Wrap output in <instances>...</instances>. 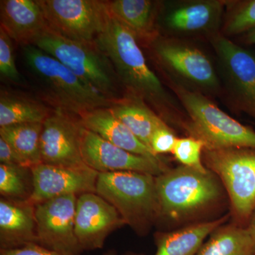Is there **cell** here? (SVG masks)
Listing matches in <instances>:
<instances>
[{
  "instance_id": "83f0119b",
  "label": "cell",
  "mask_w": 255,
  "mask_h": 255,
  "mask_svg": "<svg viewBox=\"0 0 255 255\" xmlns=\"http://www.w3.org/2000/svg\"><path fill=\"white\" fill-rule=\"evenodd\" d=\"M0 75L1 79L11 83L20 85L22 82V78L15 63L12 40L1 27H0Z\"/></svg>"
},
{
  "instance_id": "7c38bea8",
  "label": "cell",
  "mask_w": 255,
  "mask_h": 255,
  "mask_svg": "<svg viewBox=\"0 0 255 255\" xmlns=\"http://www.w3.org/2000/svg\"><path fill=\"white\" fill-rule=\"evenodd\" d=\"M80 149L85 164L99 173L130 171L157 177L169 169L164 162L128 152L82 126L80 130Z\"/></svg>"
},
{
  "instance_id": "836d02e7",
  "label": "cell",
  "mask_w": 255,
  "mask_h": 255,
  "mask_svg": "<svg viewBox=\"0 0 255 255\" xmlns=\"http://www.w3.org/2000/svg\"><path fill=\"white\" fill-rule=\"evenodd\" d=\"M247 227H248L249 231H251L252 236H253L255 244V208L254 211H253V214L251 215V219L249 220V222H248Z\"/></svg>"
},
{
  "instance_id": "ffe728a7",
  "label": "cell",
  "mask_w": 255,
  "mask_h": 255,
  "mask_svg": "<svg viewBox=\"0 0 255 255\" xmlns=\"http://www.w3.org/2000/svg\"><path fill=\"white\" fill-rule=\"evenodd\" d=\"M107 9L135 35L137 40L153 42L156 39L155 4L150 0L106 1Z\"/></svg>"
},
{
  "instance_id": "4dcf8cb0",
  "label": "cell",
  "mask_w": 255,
  "mask_h": 255,
  "mask_svg": "<svg viewBox=\"0 0 255 255\" xmlns=\"http://www.w3.org/2000/svg\"><path fill=\"white\" fill-rule=\"evenodd\" d=\"M0 255H70L48 249L37 243H28L18 248L1 249Z\"/></svg>"
},
{
  "instance_id": "277c9868",
  "label": "cell",
  "mask_w": 255,
  "mask_h": 255,
  "mask_svg": "<svg viewBox=\"0 0 255 255\" xmlns=\"http://www.w3.org/2000/svg\"><path fill=\"white\" fill-rule=\"evenodd\" d=\"M96 193L118 211L126 224L145 236L159 219L155 177L142 172L99 173Z\"/></svg>"
},
{
  "instance_id": "4fadbf2b",
  "label": "cell",
  "mask_w": 255,
  "mask_h": 255,
  "mask_svg": "<svg viewBox=\"0 0 255 255\" xmlns=\"http://www.w3.org/2000/svg\"><path fill=\"white\" fill-rule=\"evenodd\" d=\"M33 189L26 200L33 205L58 196L96 193L99 172L82 168L38 164L31 169Z\"/></svg>"
},
{
  "instance_id": "7a4b0ae2",
  "label": "cell",
  "mask_w": 255,
  "mask_h": 255,
  "mask_svg": "<svg viewBox=\"0 0 255 255\" xmlns=\"http://www.w3.org/2000/svg\"><path fill=\"white\" fill-rule=\"evenodd\" d=\"M21 48L25 65L36 83L42 100L54 110L79 117L96 109L110 108L115 102L82 82L43 50L33 45Z\"/></svg>"
},
{
  "instance_id": "2e32d148",
  "label": "cell",
  "mask_w": 255,
  "mask_h": 255,
  "mask_svg": "<svg viewBox=\"0 0 255 255\" xmlns=\"http://www.w3.org/2000/svg\"><path fill=\"white\" fill-rule=\"evenodd\" d=\"M0 23V27L21 46L33 45L49 29L36 0H1Z\"/></svg>"
},
{
  "instance_id": "e0dca14e",
  "label": "cell",
  "mask_w": 255,
  "mask_h": 255,
  "mask_svg": "<svg viewBox=\"0 0 255 255\" xmlns=\"http://www.w3.org/2000/svg\"><path fill=\"white\" fill-rule=\"evenodd\" d=\"M78 117L82 127L113 145L135 155L164 162L119 120L110 108L96 109L85 112Z\"/></svg>"
},
{
  "instance_id": "9a60e30c",
  "label": "cell",
  "mask_w": 255,
  "mask_h": 255,
  "mask_svg": "<svg viewBox=\"0 0 255 255\" xmlns=\"http://www.w3.org/2000/svg\"><path fill=\"white\" fill-rule=\"evenodd\" d=\"M154 53L161 63L183 78L206 88L219 84L214 66L201 50L167 41H153Z\"/></svg>"
},
{
  "instance_id": "ac0fdd59",
  "label": "cell",
  "mask_w": 255,
  "mask_h": 255,
  "mask_svg": "<svg viewBox=\"0 0 255 255\" xmlns=\"http://www.w3.org/2000/svg\"><path fill=\"white\" fill-rule=\"evenodd\" d=\"M34 211V205L26 199L24 201L1 199V249L18 248L28 243H37Z\"/></svg>"
},
{
  "instance_id": "30bf717a",
  "label": "cell",
  "mask_w": 255,
  "mask_h": 255,
  "mask_svg": "<svg viewBox=\"0 0 255 255\" xmlns=\"http://www.w3.org/2000/svg\"><path fill=\"white\" fill-rule=\"evenodd\" d=\"M212 44L235 103L255 119V53L220 35Z\"/></svg>"
},
{
  "instance_id": "f1b7e54d",
  "label": "cell",
  "mask_w": 255,
  "mask_h": 255,
  "mask_svg": "<svg viewBox=\"0 0 255 255\" xmlns=\"http://www.w3.org/2000/svg\"><path fill=\"white\" fill-rule=\"evenodd\" d=\"M255 28V0L244 1L233 12L226 26V33L236 35Z\"/></svg>"
},
{
  "instance_id": "4316f807",
  "label": "cell",
  "mask_w": 255,
  "mask_h": 255,
  "mask_svg": "<svg viewBox=\"0 0 255 255\" xmlns=\"http://www.w3.org/2000/svg\"><path fill=\"white\" fill-rule=\"evenodd\" d=\"M26 169L0 164V193L9 198H24L26 185L24 173Z\"/></svg>"
},
{
  "instance_id": "52a82bcc",
  "label": "cell",
  "mask_w": 255,
  "mask_h": 255,
  "mask_svg": "<svg viewBox=\"0 0 255 255\" xmlns=\"http://www.w3.org/2000/svg\"><path fill=\"white\" fill-rule=\"evenodd\" d=\"M174 90L190 118L186 128L191 137L204 142V148L255 149V130L252 128L231 118L199 92L181 85L174 87Z\"/></svg>"
},
{
  "instance_id": "603a6c76",
  "label": "cell",
  "mask_w": 255,
  "mask_h": 255,
  "mask_svg": "<svg viewBox=\"0 0 255 255\" xmlns=\"http://www.w3.org/2000/svg\"><path fill=\"white\" fill-rule=\"evenodd\" d=\"M53 111L39 101L1 89L0 127L15 124L43 123Z\"/></svg>"
},
{
  "instance_id": "9c48e42d",
  "label": "cell",
  "mask_w": 255,
  "mask_h": 255,
  "mask_svg": "<svg viewBox=\"0 0 255 255\" xmlns=\"http://www.w3.org/2000/svg\"><path fill=\"white\" fill-rule=\"evenodd\" d=\"M77 201L78 196L70 194L34 205L38 244L70 255L83 251L75 235Z\"/></svg>"
},
{
  "instance_id": "f546056e",
  "label": "cell",
  "mask_w": 255,
  "mask_h": 255,
  "mask_svg": "<svg viewBox=\"0 0 255 255\" xmlns=\"http://www.w3.org/2000/svg\"><path fill=\"white\" fill-rule=\"evenodd\" d=\"M177 137L167 124L161 126L153 132L150 140V149L156 155L172 153Z\"/></svg>"
},
{
  "instance_id": "484cf974",
  "label": "cell",
  "mask_w": 255,
  "mask_h": 255,
  "mask_svg": "<svg viewBox=\"0 0 255 255\" xmlns=\"http://www.w3.org/2000/svg\"><path fill=\"white\" fill-rule=\"evenodd\" d=\"M204 147V142L194 137L177 138L172 154L181 165L206 172L209 169L204 165L202 159Z\"/></svg>"
},
{
  "instance_id": "d6986e66",
  "label": "cell",
  "mask_w": 255,
  "mask_h": 255,
  "mask_svg": "<svg viewBox=\"0 0 255 255\" xmlns=\"http://www.w3.org/2000/svg\"><path fill=\"white\" fill-rule=\"evenodd\" d=\"M231 215L219 219L191 223L168 232L155 233V255H196L206 238L225 224Z\"/></svg>"
},
{
  "instance_id": "ba28073f",
  "label": "cell",
  "mask_w": 255,
  "mask_h": 255,
  "mask_svg": "<svg viewBox=\"0 0 255 255\" xmlns=\"http://www.w3.org/2000/svg\"><path fill=\"white\" fill-rule=\"evenodd\" d=\"M36 1L50 29L72 41L95 43L97 37L103 31L109 16L106 1Z\"/></svg>"
},
{
  "instance_id": "6da1fadb",
  "label": "cell",
  "mask_w": 255,
  "mask_h": 255,
  "mask_svg": "<svg viewBox=\"0 0 255 255\" xmlns=\"http://www.w3.org/2000/svg\"><path fill=\"white\" fill-rule=\"evenodd\" d=\"M155 184L159 219L173 226L200 222L227 195L219 177L209 169L201 172L181 164L155 177Z\"/></svg>"
},
{
  "instance_id": "8992f818",
  "label": "cell",
  "mask_w": 255,
  "mask_h": 255,
  "mask_svg": "<svg viewBox=\"0 0 255 255\" xmlns=\"http://www.w3.org/2000/svg\"><path fill=\"white\" fill-rule=\"evenodd\" d=\"M203 162L226 190L232 223L248 226L255 208V149H204Z\"/></svg>"
},
{
  "instance_id": "5bb4252c",
  "label": "cell",
  "mask_w": 255,
  "mask_h": 255,
  "mask_svg": "<svg viewBox=\"0 0 255 255\" xmlns=\"http://www.w3.org/2000/svg\"><path fill=\"white\" fill-rule=\"evenodd\" d=\"M126 224L114 206L97 193L78 197L75 212V235L82 251L101 249L115 230Z\"/></svg>"
},
{
  "instance_id": "d6a6232c",
  "label": "cell",
  "mask_w": 255,
  "mask_h": 255,
  "mask_svg": "<svg viewBox=\"0 0 255 255\" xmlns=\"http://www.w3.org/2000/svg\"><path fill=\"white\" fill-rule=\"evenodd\" d=\"M244 42L248 45H255V28L245 33Z\"/></svg>"
},
{
  "instance_id": "cb8c5ba5",
  "label": "cell",
  "mask_w": 255,
  "mask_h": 255,
  "mask_svg": "<svg viewBox=\"0 0 255 255\" xmlns=\"http://www.w3.org/2000/svg\"><path fill=\"white\" fill-rule=\"evenodd\" d=\"M43 123L15 124L0 127V137L4 140L31 169L42 163L41 135Z\"/></svg>"
},
{
  "instance_id": "5b68a950",
  "label": "cell",
  "mask_w": 255,
  "mask_h": 255,
  "mask_svg": "<svg viewBox=\"0 0 255 255\" xmlns=\"http://www.w3.org/2000/svg\"><path fill=\"white\" fill-rule=\"evenodd\" d=\"M33 46L63 64L82 82L110 100L118 101L119 80L113 65L95 43L72 41L48 29Z\"/></svg>"
},
{
  "instance_id": "8fae6325",
  "label": "cell",
  "mask_w": 255,
  "mask_h": 255,
  "mask_svg": "<svg viewBox=\"0 0 255 255\" xmlns=\"http://www.w3.org/2000/svg\"><path fill=\"white\" fill-rule=\"evenodd\" d=\"M80 119L73 114L53 110L43 123L41 135L42 163L58 167L82 168Z\"/></svg>"
},
{
  "instance_id": "44dd1931",
  "label": "cell",
  "mask_w": 255,
  "mask_h": 255,
  "mask_svg": "<svg viewBox=\"0 0 255 255\" xmlns=\"http://www.w3.org/2000/svg\"><path fill=\"white\" fill-rule=\"evenodd\" d=\"M196 255H255V244L248 228L236 223L216 228Z\"/></svg>"
},
{
  "instance_id": "d4e9b609",
  "label": "cell",
  "mask_w": 255,
  "mask_h": 255,
  "mask_svg": "<svg viewBox=\"0 0 255 255\" xmlns=\"http://www.w3.org/2000/svg\"><path fill=\"white\" fill-rule=\"evenodd\" d=\"M222 10L220 1H202L182 6L171 11L165 22L178 31H200L211 26Z\"/></svg>"
},
{
  "instance_id": "3957f363",
  "label": "cell",
  "mask_w": 255,
  "mask_h": 255,
  "mask_svg": "<svg viewBox=\"0 0 255 255\" xmlns=\"http://www.w3.org/2000/svg\"><path fill=\"white\" fill-rule=\"evenodd\" d=\"M95 43L110 58L119 82L135 99L162 108L167 96L160 80L147 65L135 35L109 12Z\"/></svg>"
},
{
  "instance_id": "7402d4cb",
  "label": "cell",
  "mask_w": 255,
  "mask_h": 255,
  "mask_svg": "<svg viewBox=\"0 0 255 255\" xmlns=\"http://www.w3.org/2000/svg\"><path fill=\"white\" fill-rule=\"evenodd\" d=\"M120 120L146 146L150 148V140L156 129L165 124L141 100L121 99L110 107Z\"/></svg>"
},
{
  "instance_id": "e575fe53",
  "label": "cell",
  "mask_w": 255,
  "mask_h": 255,
  "mask_svg": "<svg viewBox=\"0 0 255 255\" xmlns=\"http://www.w3.org/2000/svg\"><path fill=\"white\" fill-rule=\"evenodd\" d=\"M104 255H145L143 254H140V253H132V252H128V253H124V254L119 255L117 252L115 251H110L108 253H106Z\"/></svg>"
},
{
  "instance_id": "1f68e13d",
  "label": "cell",
  "mask_w": 255,
  "mask_h": 255,
  "mask_svg": "<svg viewBox=\"0 0 255 255\" xmlns=\"http://www.w3.org/2000/svg\"><path fill=\"white\" fill-rule=\"evenodd\" d=\"M0 162L6 165L29 169L23 159L4 140L0 137Z\"/></svg>"
}]
</instances>
